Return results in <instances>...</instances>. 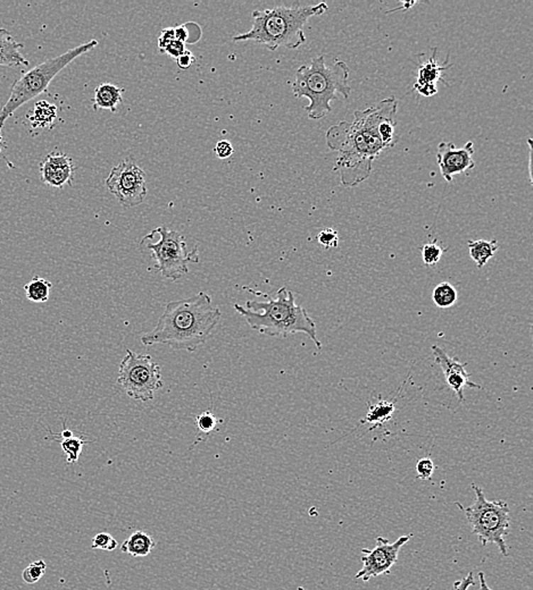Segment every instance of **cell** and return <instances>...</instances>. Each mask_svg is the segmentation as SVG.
Wrapping results in <instances>:
<instances>
[{"mask_svg":"<svg viewBox=\"0 0 533 590\" xmlns=\"http://www.w3.org/2000/svg\"><path fill=\"white\" fill-rule=\"evenodd\" d=\"M396 96L381 100L364 111L353 113L351 122H340L325 134L331 150L339 152L334 170L339 174L346 187H355L371 175L373 162L383 151L390 149L381 134V124L388 117L396 116Z\"/></svg>","mask_w":533,"mask_h":590,"instance_id":"6da1fadb","label":"cell"},{"mask_svg":"<svg viewBox=\"0 0 533 590\" xmlns=\"http://www.w3.org/2000/svg\"><path fill=\"white\" fill-rule=\"evenodd\" d=\"M221 310L213 306L206 292L182 300L170 301L151 332L140 340L145 346L166 345L173 350L194 353L211 338L220 323Z\"/></svg>","mask_w":533,"mask_h":590,"instance_id":"7a4b0ae2","label":"cell"},{"mask_svg":"<svg viewBox=\"0 0 533 590\" xmlns=\"http://www.w3.org/2000/svg\"><path fill=\"white\" fill-rule=\"evenodd\" d=\"M268 301L248 300L246 306L234 304V309L254 330L272 336L288 338L297 333H304L313 340L317 349L322 350V343L317 338V325L307 310L296 304L294 293L287 287H281L277 299L265 294Z\"/></svg>","mask_w":533,"mask_h":590,"instance_id":"3957f363","label":"cell"},{"mask_svg":"<svg viewBox=\"0 0 533 590\" xmlns=\"http://www.w3.org/2000/svg\"><path fill=\"white\" fill-rule=\"evenodd\" d=\"M328 5L319 3L312 6H279L271 9L255 11L253 26L246 33L232 38L234 43L255 41L275 51L280 47L288 49L300 48L306 43V23L314 16H319L328 11Z\"/></svg>","mask_w":533,"mask_h":590,"instance_id":"277c9868","label":"cell"},{"mask_svg":"<svg viewBox=\"0 0 533 590\" xmlns=\"http://www.w3.org/2000/svg\"><path fill=\"white\" fill-rule=\"evenodd\" d=\"M349 74L351 69L345 62L328 66L324 55H321L297 69L291 88L298 99L309 100V105L305 107L309 118H324L332 111L331 101L336 99V94L345 99L351 96Z\"/></svg>","mask_w":533,"mask_h":590,"instance_id":"5b68a950","label":"cell"},{"mask_svg":"<svg viewBox=\"0 0 533 590\" xmlns=\"http://www.w3.org/2000/svg\"><path fill=\"white\" fill-rule=\"evenodd\" d=\"M97 45V40H90L89 43L70 49L64 54L47 60L46 62H41L39 65L22 74L13 84L9 100L0 111V130L7 119L12 116L18 108L22 107L30 100L35 99V96L46 92L53 79L60 72L63 71L66 66L77 60V57L82 56L96 48Z\"/></svg>","mask_w":533,"mask_h":590,"instance_id":"8992f818","label":"cell"},{"mask_svg":"<svg viewBox=\"0 0 533 590\" xmlns=\"http://www.w3.org/2000/svg\"><path fill=\"white\" fill-rule=\"evenodd\" d=\"M476 491V501L468 508L455 503L464 512L472 533L478 537L482 546L496 545L502 556L508 555L505 536H507L510 525V508L502 499L489 501L481 487L472 484Z\"/></svg>","mask_w":533,"mask_h":590,"instance_id":"52a82bcc","label":"cell"},{"mask_svg":"<svg viewBox=\"0 0 533 590\" xmlns=\"http://www.w3.org/2000/svg\"><path fill=\"white\" fill-rule=\"evenodd\" d=\"M160 235L157 243H148L145 247L151 251V258L156 261V269L166 279L179 281L189 272V264L199 262L198 247L188 251L186 236L167 227H157L153 230Z\"/></svg>","mask_w":533,"mask_h":590,"instance_id":"ba28073f","label":"cell"},{"mask_svg":"<svg viewBox=\"0 0 533 590\" xmlns=\"http://www.w3.org/2000/svg\"><path fill=\"white\" fill-rule=\"evenodd\" d=\"M117 383L132 400H154L155 393L164 386L160 364L150 355L126 350L119 370Z\"/></svg>","mask_w":533,"mask_h":590,"instance_id":"9c48e42d","label":"cell"},{"mask_svg":"<svg viewBox=\"0 0 533 590\" xmlns=\"http://www.w3.org/2000/svg\"><path fill=\"white\" fill-rule=\"evenodd\" d=\"M105 185L124 208L137 207L147 196L145 174L136 162L123 160L111 168Z\"/></svg>","mask_w":533,"mask_h":590,"instance_id":"30bf717a","label":"cell"},{"mask_svg":"<svg viewBox=\"0 0 533 590\" xmlns=\"http://www.w3.org/2000/svg\"><path fill=\"white\" fill-rule=\"evenodd\" d=\"M412 535L400 537L396 542H390L388 539L383 537H377L375 539V547L372 550L363 548L362 556L363 567L357 572L355 578L357 580L368 581L370 579L388 574L390 573L391 567L396 564L400 556V550L404 545L407 544L411 539Z\"/></svg>","mask_w":533,"mask_h":590,"instance_id":"8fae6325","label":"cell"},{"mask_svg":"<svg viewBox=\"0 0 533 590\" xmlns=\"http://www.w3.org/2000/svg\"><path fill=\"white\" fill-rule=\"evenodd\" d=\"M474 155L473 143L468 142L463 148H456L453 142H441L436 152V162L441 175L446 182H453L454 176L463 174L476 167L472 156Z\"/></svg>","mask_w":533,"mask_h":590,"instance_id":"7c38bea8","label":"cell"},{"mask_svg":"<svg viewBox=\"0 0 533 590\" xmlns=\"http://www.w3.org/2000/svg\"><path fill=\"white\" fill-rule=\"evenodd\" d=\"M432 352L434 355V362L441 368L442 372L445 374L447 384L455 394L458 397L461 402L464 401V389H481V386L471 382V374L466 372L468 363L459 362L456 357H451L438 345H432Z\"/></svg>","mask_w":533,"mask_h":590,"instance_id":"4fadbf2b","label":"cell"},{"mask_svg":"<svg viewBox=\"0 0 533 590\" xmlns=\"http://www.w3.org/2000/svg\"><path fill=\"white\" fill-rule=\"evenodd\" d=\"M40 175L45 184L52 187L71 185L75 175V165L71 157L63 152H50L40 162Z\"/></svg>","mask_w":533,"mask_h":590,"instance_id":"5bb4252c","label":"cell"},{"mask_svg":"<svg viewBox=\"0 0 533 590\" xmlns=\"http://www.w3.org/2000/svg\"><path fill=\"white\" fill-rule=\"evenodd\" d=\"M453 67V64L448 62L447 65H441L438 62V48L432 49V55L419 64L417 82L414 84V90L421 96H434L438 94L436 83L442 79L444 72Z\"/></svg>","mask_w":533,"mask_h":590,"instance_id":"9a60e30c","label":"cell"},{"mask_svg":"<svg viewBox=\"0 0 533 590\" xmlns=\"http://www.w3.org/2000/svg\"><path fill=\"white\" fill-rule=\"evenodd\" d=\"M22 47L6 28H0V66L29 65V60L21 52Z\"/></svg>","mask_w":533,"mask_h":590,"instance_id":"2e32d148","label":"cell"},{"mask_svg":"<svg viewBox=\"0 0 533 590\" xmlns=\"http://www.w3.org/2000/svg\"><path fill=\"white\" fill-rule=\"evenodd\" d=\"M156 542L155 539L143 530L134 531L121 545V552L133 556V557H143L148 556L153 552Z\"/></svg>","mask_w":533,"mask_h":590,"instance_id":"e0dca14e","label":"cell"},{"mask_svg":"<svg viewBox=\"0 0 533 590\" xmlns=\"http://www.w3.org/2000/svg\"><path fill=\"white\" fill-rule=\"evenodd\" d=\"M124 90L111 83L98 85L94 94V109H107L111 113H116L117 106L122 102Z\"/></svg>","mask_w":533,"mask_h":590,"instance_id":"ac0fdd59","label":"cell"},{"mask_svg":"<svg viewBox=\"0 0 533 590\" xmlns=\"http://www.w3.org/2000/svg\"><path fill=\"white\" fill-rule=\"evenodd\" d=\"M396 399L392 401L383 400L380 399L378 402L373 403L368 406V411L366 413V418L361 420L360 423L355 427V429L358 428L360 425H366V423H373L371 430L375 428L383 427L387 421L391 419L392 414L396 411ZM355 429H353V431Z\"/></svg>","mask_w":533,"mask_h":590,"instance_id":"d6986e66","label":"cell"},{"mask_svg":"<svg viewBox=\"0 0 533 590\" xmlns=\"http://www.w3.org/2000/svg\"><path fill=\"white\" fill-rule=\"evenodd\" d=\"M32 128H46L52 126L55 119L57 118V107L48 101H38L33 108L32 115L28 116Z\"/></svg>","mask_w":533,"mask_h":590,"instance_id":"ffe728a7","label":"cell"},{"mask_svg":"<svg viewBox=\"0 0 533 590\" xmlns=\"http://www.w3.org/2000/svg\"><path fill=\"white\" fill-rule=\"evenodd\" d=\"M468 249H470L471 258L476 261V267L481 269L485 267L488 261L493 258L497 250L499 249L498 242L496 240L493 241H468Z\"/></svg>","mask_w":533,"mask_h":590,"instance_id":"44dd1931","label":"cell"},{"mask_svg":"<svg viewBox=\"0 0 533 590\" xmlns=\"http://www.w3.org/2000/svg\"><path fill=\"white\" fill-rule=\"evenodd\" d=\"M52 289V282L47 281L45 278L39 277V276H35L29 283L24 285L26 299L31 301V302H35V304L47 302Z\"/></svg>","mask_w":533,"mask_h":590,"instance_id":"7402d4cb","label":"cell"},{"mask_svg":"<svg viewBox=\"0 0 533 590\" xmlns=\"http://www.w3.org/2000/svg\"><path fill=\"white\" fill-rule=\"evenodd\" d=\"M457 291L455 287L448 282H441L434 287L432 292V300L440 309H448L456 304Z\"/></svg>","mask_w":533,"mask_h":590,"instance_id":"603a6c76","label":"cell"},{"mask_svg":"<svg viewBox=\"0 0 533 590\" xmlns=\"http://www.w3.org/2000/svg\"><path fill=\"white\" fill-rule=\"evenodd\" d=\"M60 442L62 450L66 455V462L67 464H73L77 463L80 459L81 453H82L83 446L86 444H92V440H87L80 436L69 437V438H63V440H58Z\"/></svg>","mask_w":533,"mask_h":590,"instance_id":"cb8c5ba5","label":"cell"},{"mask_svg":"<svg viewBox=\"0 0 533 590\" xmlns=\"http://www.w3.org/2000/svg\"><path fill=\"white\" fill-rule=\"evenodd\" d=\"M222 420L217 419L216 416L209 410H206L203 413H200L196 419V425H197L199 436H209L211 431L216 429L217 425Z\"/></svg>","mask_w":533,"mask_h":590,"instance_id":"d4e9b609","label":"cell"},{"mask_svg":"<svg viewBox=\"0 0 533 590\" xmlns=\"http://www.w3.org/2000/svg\"><path fill=\"white\" fill-rule=\"evenodd\" d=\"M421 251H422V260L425 266H436L446 250L440 244L436 243V240H434L421 247Z\"/></svg>","mask_w":533,"mask_h":590,"instance_id":"484cf974","label":"cell"},{"mask_svg":"<svg viewBox=\"0 0 533 590\" xmlns=\"http://www.w3.org/2000/svg\"><path fill=\"white\" fill-rule=\"evenodd\" d=\"M46 569L47 564L43 560L32 562L22 572V579H23L26 584H37L43 578V574L46 573Z\"/></svg>","mask_w":533,"mask_h":590,"instance_id":"4316f807","label":"cell"},{"mask_svg":"<svg viewBox=\"0 0 533 590\" xmlns=\"http://www.w3.org/2000/svg\"><path fill=\"white\" fill-rule=\"evenodd\" d=\"M116 539L109 533H99L92 538V548L94 550H116Z\"/></svg>","mask_w":533,"mask_h":590,"instance_id":"83f0119b","label":"cell"},{"mask_svg":"<svg viewBox=\"0 0 533 590\" xmlns=\"http://www.w3.org/2000/svg\"><path fill=\"white\" fill-rule=\"evenodd\" d=\"M317 242L322 245L324 249H332V247H338L339 244V234L334 228H325L321 230L317 235Z\"/></svg>","mask_w":533,"mask_h":590,"instance_id":"f1b7e54d","label":"cell"},{"mask_svg":"<svg viewBox=\"0 0 533 590\" xmlns=\"http://www.w3.org/2000/svg\"><path fill=\"white\" fill-rule=\"evenodd\" d=\"M434 469H436V465L430 457H423L419 460V462L417 463V478L424 482L430 480L434 476Z\"/></svg>","mask_w":533,"mask_h":590,"instance_id":"f546056e","label":"cell"},{"mask_svg":"<svg viewBox=\"0 0 533 590\" xmlns=\"http://www.w3.org/2000/svg\"><path fill=\"white\" fill-rule=\"evenodd\" d=\"M186 50V43L175 39L166 45L165 49L162 51V54H166L173 60H177V57H180Z\"/></svg>","mask_w":533,"mask_h":590,"instance_id":"4dcf8cb0","label":"cell"},{"mask_svg":"<svg viewBox=\"0 0 533 590\" xmlns=\"http://www.w3.org/2000/svg\"><path fill=\"white\" fill-rule=\"evenodd\" d=\"M214 151L219 158L226 159L230 158L233 155L234 149L233 145H231V142L222 140V141L217 142L214 148Z\"/></svg>","mask_w":533,"mask_h":590,"instance_id":"1f68e13d","label":"cell"},{"mask_svg":"<svg viewBox=\"0 0 533 590\" xmlns=\"http://www.w3.org/2000/svg\"><path fill=\"white\" fill-rule=\"evenodd\" d=\"M173 40H175L174 28H163L162 32H160V35L158 37V41H157L160 52H162V51L165 49L166 45H167L168 43H172Z\"/></svg>","mask_w":533,"mask_h":590,"instance_id":"d6a6232c","label":"cell"},{"mask_svg":"<svg viewBox=\"0 0 533 590\" xmlns=\"http://www.w3.org/2000/svg\"><path fill=\"white\" fill-rule=\"evenodd\" d=\"M175 60H177V66L181 69H188V68L194 65V62H196V58H194L192 51L186 50L180 57H177Z\"/></svg>","mask_w":533,"mask_h":590,"instance_id":"836d02e7","label":"cell"},{"mask_svg":"<svg viewBox=\"0 0 533 590\" xmlns=\"http://www.w3.org/2000/svg\"><path fill=\"white\" fill-rule=\"evenodd\" d=\"M480 590H493L485 581V573L479 572Z\"/></svg>","mask_w":533,"mask_h":590,"instance_id":"e575fe53","label":"cell"},{"mask_svg":"<svg viewBox=\"0 0 533 590\" xmlns=\"http://www.w3.org/2000/svg\"><path fill=\"white\" fill-rule=\"evenodd\" d=\"M417 1H410V3H402V7H398V9H395L394 11H387V14H390L392 11H400V9H402V11H407V9H411L413 7L414 5H417Z\"/></svg>","mask_w":533,"mask_h":590,"instance_id":"d590c367","label":"cell"},{"mask_svg":"<svg viewBox=\"0 0 533 590\" xmlns=\"http://www.w3.org/2000/svg\"><path fill=\"white\" fill-rule=\"evenodd\" d=\"M1 145H3V135H1V130H0V151H1Z\"/></svg>","mask_w":533,"mask_h":590,"instance_id":"8d00e7d4","label":"cell"}]
</instances>
